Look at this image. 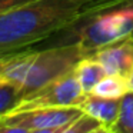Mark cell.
Returning <instances> with one entry per match:
<instances>
[{"label": "cell", "mask_w": 133, "mask_h": 133, "mask_svg": "<svg viewBox=\"0 0 133 133\" xmlns=\"http://www.w3.org/2000/svg\"><path fill=\"white\" fill-rule=\"evenodd\" d=\"M127 0H32L0 15V55L22 50Z\"/></svg>", "instance_id": "cell-1"}, {"label": "cell", "mask_w": 133, "mask_h": 133, "mask_svg": "<svg viewBox=\"0 0 133 133\" xmlns=\"http://www.w3.org/2000/svg\"><path fill=\"white\" fill-rule=\"evenodd\" d=\"M86 56H90V53L77 40L56 44L46 50H35L24 80L19 87L20 100L50 82L70 73Z\"/></svg>", "instance_id": "cell-2"}, {"label": "cell", "mask_w": 133, "mask_h": 133, "mask_svg": "<svg viewBox=\"0 0 133 133\" xmlns=\"http://www.w3.org/2000/svg\"><path fill=\"white\" fill-rule=\"evenodd\" d=\"M82 113L79 106L9 112L0 117V133H63Z\"/></svg>", "instance_id": "cell-3"}, {"label": "cell", "mask_w": 133, "mask_h": 133, "mask_svg": "<svg viewBox=\"0 0 133 133\" xmlns=\"http://www.w3.org/2000/svg\"><path fill=\"white\" fill-rule=\"evenodd\" d=\"M87 93L83 92L73 70L35 93L26 96L19 100L16 107L12 112L30 109H42V107H64V106H80V103L86 99Z\"/></svg>", "instance_id": "cell-4"}, {"label": "cell", "mask_w": 133, "mask_h": 133, "mask_svg": "<svg viewBox=\"0 0 133 133\" xmlns=\"http://www.w3.org/2000/svg\"><path fill=\"white\" fill-rule=\"evenodd\" d=\"M92 56L103 66L106 75H117L127 79L133 69V35L103 44Z\"/></svg>", "instance_id": "cell-5"}, {"label": "cell", "mask_w": 133, "mask_h": 133, "mask_svg": "<svg viewBox=\"0 0 133 133\" xmlns=\"http://www.w3.org/2000/svg\"><path fill=\"white\" fill-rule=\"evenodd\" d=\"M79 107L84 113L93 116L102 124L103 133H113L119 116L120 99L100 97V96H95L89 93Z\"/></svg>", "instance_id": "cell-6"}, {"label": "cell", "mask_w": 133, "mask_h": 133, "mask_svg": "<svg viewBox=\"0 0 133 133\" xmlns=\"http://www.w3.org/2000/svg\"><path fill=\"white\" fill-rule=\"evenodd\" d=\"M76 79L84 93H92L95 86L106 76V70L92 55L83 57L73 69Z\"/></svg>", "instance_id": "cell-7"}, {"label": "cell", "mask_w": 133, "mask_h": 133, "mask_svg": "<svg viewBox=\"0 0 133 133\" xmlns=\"http://www.w3.org/2000/svg\"><path fill=\"white\" fill-rule=\"evenodd\" d=\"M129 92L127 79L117 75H106L92 90L90 95L109 99H120Z\"/></svg>", "instance_id": "cell-8"}, {"label": "cell", "mask_w": 133, "mask_h": 133, "mask_svg": "<svg viewBox=\"0 0 133 133\" xmlns=\"http://www.w3.org/2000/svg\"><path fill=\"white\" fill-rule=\"evenodd\" d=\"M113 133H133V92H127L120 97L119 116Z\"/></svg>", "instance_id": "cell-9"}, {"label": "cell", "mask_w": 133, "mask_h": 133, "mask_svg": "<svg viewBox=\"0 0 133 133\" xmlns=\"http://www.w3.org/2000/svg\"><path fill=\"white\" fill-rule=\"evenodd\" d=\"M20 100L17 86L0 79V117L12 112Z\"/></svg>", "instance_id": "cell-10"}, {"label": "cell", "mask_w": 133, "mask_h": 133, "mask_svg": "<svg viewBox=\"0 0 133 133\" xmlns=\"http://www.w3.org/2000/svg\"><path fill=\"white\" fill-rule=\"evenodd\" d=\"M63 133H103V129L93 116L83 112L64 129Z\"/></svg>", "instance_id": "cell-11"}, {"label": "cell", "mask_w": 133, "mask_h": 133, "mask_svg": "<svg viewBox=\"0 0 133 133\" xmlns=\"http://www.w3.org/2000/svg\"><path fill=\"white\" fill-rule=\"evenodd\" d=\"M29 2H32V0H0V15L15 9V7L22 6V4H26Z\"/></svg>", "instance_id": "cell-12"}, {"label": "cell", "mask_w": 133, "mask_h": 133, "mask_svg": "<svg viewBox=\"0 0 133 133\" xmlns=\"http://www.w3.org/2000/svg\"><path fill=\"white\" fill-rule=\"evenodd\" d=\"M127 87H129V92H133V69L127 76Z\"/></svg>", "instance_id": "cell-13"}]
</instances>
